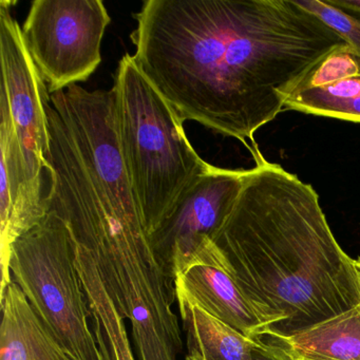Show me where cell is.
Masks as SVG:
<instances>
[{"mask_svg": "<svg viewBox=\"0 0 360 360\" xmlns=\"http://www.w3.org/2000/svg\"><path fill=\"white\" fill-rule=\"evenodd\" d=\"M132 58L179 117L248 149L339 35L295 0H146Z\"/></svg>", "mask_w": 360, "mask_h": 360, "instance_id": "6da1fadb", "label": "cell"}, {"mask_svg": "<svg viewBox=\"0 0 360 360\" xmlns=\"http://www.w3.org/2000/svg\"><path fill=\"white\" fill-rule=\"evenodd\" d=\"M248 150L256 165L212 241L265 337L286 338L360 305V274L311 185Z\"/></svg>", "mask_w": 360, "mask_h": 360, "instance_id": "7a4b0ae2", "label": "cell"}, {"mask_svg": "<svg viewBox=\"0 0 360 360\" xmlns=\"http://www.w3.org/2000/svg\"><path fill=\"white\" fill-rule=\"evenodd\" d=\"M111 90L122 155L150 235L210 164L191 146L184 122L131 54L120 60Z\"/></svg>", "mask_w": 360, "mask_h": 360, "instance_id": "3957f363", "label": "cell"}, {"mask_svg": "<svg viewBox=\"0 0 360 360\" xmlns=\"http://www.w3.org/2000/svg\"><path fill=\"white\" fill-rule=\"evenodd\" d=\"M10 269L35 313L73 360H108L90 328L72 238L60 217L48 212L14 243Z\"/></svg>", "mask_w": 360, "mask_h": 360, "instance_id": "277c9868", "label": "cell"}, {"mask_svg": "<svg viewBox=\"0 0 360 360\" xmlns=\"http://www.w3.org/2000/svg\"><path fill=\"white\" fill-rule=\"evenodd\" d=\"M111 18L101 0H34L22 39L50 94L88 81L102 63Z\"/></svg>", "mask_w": 360, "mask_h": 360, "instance_id": "5b68a950", "label": "cell"}, {"mask_svg": "<svg viewBox=\"0 0 360 360\" xmlns=\"http://www.w3.org/2000/svg\"><path fill=\"white\" fill-rule=\"evenodd\" d=\"M0 3V96L7 101L20 147L29 199L35 212L48 214L49 189L46 155L49 150L47 84L31 60L22 35V27L13 18L11 5Z\"/></svg>", "mask_w": 360, "mask_h": 360, "instance_id": "8992f818", "label": "cell"}, {"mask_svg": "<svg viewBox=\"0 0 360 360\" xmlns=\"http://www.w3.org/2000/svg\"><path fill=\"white\" fill-rule=\"evenodd\" d=\"M246 172L210 164L149 235L155 255L172 277L206 240L214 239L239 198Z\"/></svg>", "mask_w": 360, "mask_h": 360, "instance_id": "52a82bcc", "label": "cell"}, {"mask_svg": "<svg viewBox=\"0 0 360 360\" xmlns=\"http://www.w3.org/2000/svg\"><path fill=\"white\" fill-rule=\"evenodd\" d=\"M176 292L254 341L265 337L258 316L225 271L212 239L206 240L174 276Z\"/></svg>", "mask_w": 360, "mask_h": 360, "instance_id": "ba28073f", "label": "cell"}, {"mask_svg": "<svg viewBox=\"0 0 360 360\" xmlns=\"http://www.w3.org/2000/svg\"><path fill=\"white\" fill-rule=\"evenodd\" d=\"M0 360H73L12 282L0 303Z\"/></svg>", "mask_w": 360, "mask_h": 360, "instance_id": "9c48e42d", "label": "cell"}, {"mask_svg": "<svg viewBox=\"0 0 360 360\" xmlns=\"http://www.w3.org/2000/svg\"><path fill=\"white\" fill-rule=\"evenodd\" d=\"M266 340L298 360H360V305L294 336Z\"/></svg>", "mask_w": 360, "mask_h": 360, "instance_id": "30bf717a", "label": "cell"}, {"mask_svg": "<svg viewBox=\"0 0 360 360\" xmlns=\"http://www.w3.org/2000/svg\"><path fill=\"white\" fill-rule=\"evenodd\" d=\"M75 265L85 292L94 330L101 351L108 360H136L125 319L117 311L89 255L73 243Z\"/></svg>", "mask_w": 360, "mask_h": 360, "instance_id": "8fae6325", "label": "cell"}, {"mask_svg": "<svg viewBox=\"0 0 360 360\" xmlns=\"http://www.w3.org/2000/svg\"><path fill=\"white\" fill-rule=\"evenodd\" d=\"M181 320L187 337V349L205 360H252L257 341L176 294Z\"/></svg>", "mask_w": 360, "mask_h": 360, "instance_id": "7c38bea8", "label": "cell"}, {"mask_svg": "<svg viewBox=\"0 0 360 360\" xmlns=\"http://www.w3.org/2000/svg\"><path fill=\"white\" fill-rule=\"evenodd\" d=\"M285 109L360 123V75L322 87L296 90L286 100Z\"/></svg>", "mask_w": 360, "mask_h": 360, "instance_id": "4fadbf2b", "label": "cell"}, {"mask_svg": "<svg viewBox=\"0 0 360 360\" xmlns=\"http://www.w3.org/2000/svg\"><path fill=\"white\" fill-rule=\"evenodd\" d=\"M357 75H360V56L345 44L326 54L305 75L296 90L322 87Z\"/></svg>", "mask_w": 360, "mask_h": 360, "instance_id": "5bb4252c", "label": "cell"}, {"mask_svg": "<svg viewBox=\"0 0 360 360\" xmlns=\"http://www.w3.org/2000/svg\"><path fill=\"white\" fill-rule=\"evenodd\" d=\"M299 7L316 16L360 56V18L330 5L328 0H295Z\"/></svg>", "mask_w": 360, "mask_h": 360, "instance_id": "9a60e30c", "label": "cell"}, {"mask_svg": "<svg viewBox=\"0 0 360 360\" xmlns=\"http://www.w3.org/2000/svg\"><path fill=\"white\" fill-rule=\"evenodd\" d=\"M252 360H298L286 353L280 345L275 342L260 339L257 341L252 352Z\"/></svg>", "mask_w": 360, "mask_h": 360, "instance_id": "2e32d148", "label": "cell"}, {"mask_svg": "<svg viewBox=\"0 0 360 360\" xmlns=\"http://www.w3.org/2000/svg\"><path fill=\"white\" fill-rule=\"evenodd\" d=\"M330 5L347 13L360 16V0H328Z\"/></svg>", "mask_w": 360, "mask_h": 360, "instance_id": "e0dca14e", "label": "cell"}, {"mask_svg": "<svg viewBox=\"0 0 360 360\" xmlns=\"http://www.w3.org/2000/svg\"><path fill=\"white\" fill-rule=\"evenodd\" d=\"M185 360H205L198 352L189 351Z\"/></svg>", "mask_w": 360, "mask_h": 360, "instance_id": "ac0fdd59", "label": "cell"}, {"mask_svg": "<svg viewBox=\"0 0 360 360\" xmlns=\"http://www.w3.org/2000/svg\"><path fill=\"white\" fill-rule=\"evenodd\" d=\"M355 263H356V267H357L358 271H359V274H360V257H359V258L356 259Z\"/></svg>", "mask_w": 360, "mask_h": 360, "instance_id": "d6986e66", "label": "cell"}]
</instances>
